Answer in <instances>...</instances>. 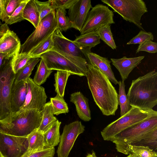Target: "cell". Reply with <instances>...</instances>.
<instances>
[{"mask_svg": "<svg viewBox=\"0 0 157 157\" xmlns=\"http://www.w3.org/2000/svg\"><path fill=\"white\" fill-rule=\"evenodd\" d=\"M86 74L96 104L103 115H115L119 105L118 94L108 77L96 67L87 64Z\"/></svg>", "mask_w": 157, "mask_h": 157, "instance_id": "cell-1", "label": "cell"}, {"mask_svg": "<svg viewBox=\"0 0 157 157\" xmlns=\"http://www.w3.org/2000/svg\"><path fill=\"white\" fill-rule=\"evenodd\" d=\"M127 97L131 107L152 109L157 104V72L155 70L132 81Z\"/></svg>", "mask_w": 157, "mask_h": 157, "instance_id": "cell-2", "label": "cell"}, {"mask_svg": "<svg viewBox=\"0 0 157 157\" xmlns=\"http://www.w3.org/2000/svg\"><path fill=\"white\" fill-rule=\"evenodd\" d=\"M42 118V111L20 109L0 120V132L15 136H27L38 128Z\"/></svg>", "mask_w": 157, "mask_h": 157, "instance_id": "cell-3", "label": "cell"}, {"mask_svg": "<svg viewBox=\"0 0 157 157\" xmlns=\"http://www.w3.org/2000/svg\"><path fill=\"white\" fill-rule=\"evenodd\" d=\"M157 116L153 109H143L132 107L124 115L108 124L101 132L104 140L111 141L116 135L125 129L152 117Z\"/></svg>", "mask_w": 157, "mask_h": 157, "instance_id": "cell-4", "label": "cell"}, {"mask_svg": "<svg viewBox=\"0 0 157 157\" xmlns=\"http://www.w3.org/2000/svg\"><path fill=\"white\" fill-rule=\"evenodd\" d=\"M101 1L111 7L123 18L133 23L139 29L145 30L141 21L142 16L148 12L143 0H102Z\"/></svg>", "mask_w": 157, "mask_h": 157, "instance_id": "cell-5", "label": "cell"}, {"mask_svg": "<svg viewBox=\"0 0 157 157\" xmlns=\"http://www.w3.org/2000/svg\"><path fill=\"white\" fill-rule=\"evenodd\" d=\"M156 128L157 116L125 129L115 136L111 141L115 144L117 151L122 153L128 145L134 144L146 133Z\"/></svg>", "mask_w": 157, "mask_h": 157, "instance_id": "cell-6", "label": "cell"}, {"mask_svg": "<svg viewBox=\"0 0 157 157\" xmlns=\"http://www.w3.org/2000/svg\"><path fill=\"white\" fill-rule=\"evenodd\" d=\"M53 38L54 46L51 50L64 56L77 65L86 74L88 63L79 47L73 41L65 37L57 29L53 34Z\"/></svg>", "mask_w": 157, "mask_h": 157, "instance_id": "cell-7", "label": "cell"}, {"mask_svg": "<svg viewBox=\"0 0 157 157\" xmlns=\"http://www.w3.org/2000/svg\"><path fill=\"white\" fill-rule=\"evenodd\" d=\"M16 56L7 58L0 68V120L10 115V95L16 74L13 71L12 63Z\"/></svg>", "mask_w": 157, "mask_h": 157, "instance_id": "cell-8", "label": "cell"}, {"mask_svg": "<svg viewBox=\"0 0 157 157\" xmlns=\"http://www.w3.org/2000/svg\"><path fill=\"white\" fill-rule=\"evenodd\" d=\"M56 11L52 12L39 22L35 30L21 45L18 53L29 54L30 52L53 34L57 28Z\"/></svg>", "mask_w": 157, "mask_h": 157, "instance_id": "cell-9", "label": "cell"}, {"mask_svg": "<svg viewBox=\"0 0 157 157\" xmlns=\"http://www.w3.org/2000/svg\"><path fill=\"white\" fill-rule=\"evenodd\" d=\"M113 12L109 7L98 4L92 7L80 31L81 35L96 31L107 25L115 23L113 20Z\"/></svg>", "mask_w": 157, "mask_h": 157, "instance_id": "cell-10", "label": "cell"}, {"mask_svg": "<svg viewBox=\"0 0 157 157\" xmlns=\"http://www.w3.org/2000/svg\"><path fill=\"white\" fill-rule=\"evenodd\" d=\"M85 128L81 122L77 121L64 126L56 151L58 157H68L76 139L83 132Z\"/></svg>", "mask_w": 157, "mask_h": 157, "instance_id": "cell-11", "label": "cell"}, {"mask_svg": "<svg viewBox=\"0 0 157 157\" xmlns=\"http://www.w3.org/2000/svg\"><path fill=\"white\" fill-rule=\"evenodd\" d=\"M27 136H18L0 132L2 157H21L28 149Z\"/></svg>", "mask_w": 157, "mask_h": 157, "instance_id": "cell-12", "label": "cell"}, {"mask_svg": "<svg viewBox=\"0 0 157 157\" xmlns=\"http://www.w3.org/2000/svg\"><path fill=\"white\" fill-rule=\"evenodd\" d=\"M40 58L43 59L49 70L65 71L81 77L86 76V74L78 67L55 51H48Z\"/></svg>", "mask_w": 157, "mask_h": 157, "instance_id": "cell-13", "label": "cell"}, {"mask_svg": "<svg viewBox=\"0 0 157 157\" xmlns=\"http://www.w3.org/2000/svg\"><path fill=\"white\" fill-rule=\"evenodd\" d=\"M27 90L25 101L20 109L42 111L47 96L44 88L35 83L30 78L26 80Z\"/></svg>", "mask_w": 157, "mask_h": 157, "instance_id": "cell-14", "label": "cell"}, {"mask_svg": "<svg viewBox=\"0 0 157 157\" xmlns=\"http://www.w3.org/2000/svg\"><path fill=\"white\" fill-rule=\"evenodd\" d=\"M92 7L90 0H77L68 10L71 28L80 32Z\"/></svg>", "mask_w": 157, "mask_h": 157, "instance_id": "cell-15", "label": "cell"}, {"mask_svg": "<svg viewBox=\"0 0 157 157\" xmlns=\"http://www.w3.org/2000/svg\"><path fill=\"white\" fill-rule=\"evenodd\" d=\"M20 41L16 34L6 23L0 27V53L16 56L19 53Z\"/></svg>", "mask_w": 157, "mask_h": 157, "instance_id": "cell-16", "label": "cell"}, {"mask_svg": "<svg viewBox=\"0 0 157 157\" xmlns=\"http://www.w3.org/2000/svg\"><path fill=\"white\" fill-rule=\"evenodd\" d=\"M27 90L26 80L12 84L10 95V107L12 113L19 111L25 101Z\"/></svg>", "mask_w": 157, "mask_h": 157, "instance_id": "cell-17", "label": "cell"}, {"mask_svg": "<svg viewBox=\"0 0 157 157\" xmlns=\"http://www.w3.org/2000/svg\"><path fill=\"white\" fill-rule=\"evenodd\" d=\"M144 58V56L127 58L124 56L120 59L111 58L112 64L118 71L122 81H125L130 73Z\"/></svg>", "mask_w": 157, "mask_h": 157, "instance_id": "cell-18", "label": "cell"}, {"mask_svg": "<svg viewBox=\"0 0 157 157\" xmlns=\"http://www.w3.org/2000/svg\"><path fill=\"white\" fill-rule=\"evenodd\" d=\"M86 56V60L89 61V63L100 70L115 85L118 84V81L111 68V62L107 58L91 52L87 53Z\"/></svg>", "mask_w": 157, "mask_h": 157, "instance_id": "cell-19", "label": "cell"}, {"mask_svg": "<svg viewBox=\"0 0 157 157\" xmlns=\"http://www.w3.org/2000/svg\"><path fill=\"white\" fill-rule=\"evenodd\" d=\"M70 101L75 105L77 115L82 120L85 121H89L91 120L88 99L81 92H77L71 94Z\"/></svg>", "mask_w": 157, "mask_h": 157, "instance_id": "cell-20", "label": "cell"}, {"mask_svg": "<svg viewBox=\"0 0 157 157\" xmlns=\"http://www.w3.org/2000/svg\"><path fill=\"white\" fill-rule=\"evenodd\" d=\"M100 40L98 36L94 31L77 36L73 41L81 49L86 59L87 53L91 52V48L100 43Z\"/></svg>", "mask_w": 157, "mask_h": 157, "instance_id": "cell-21", "label": "cell"}, {"mask_svg": "<svg viewBox=\"0 0 157 157\" xmlns=\"http://www.w3.org/2000/svg\"><path fill=\"white\" fill-rule=\"evenodd\" d=\"M61 123V122L57 120L50 128L43 133L45 147H54L59 144Z\"/></svg>", "mask_w": 157, "mask_h": 157, "instance_id": "cell-22", "label": "cell"}, {"mask_svg": "<svg viewBox=\"0 0 157 157\" xmlns=\"http://www.w3.org/2000/svg\"><path fill=\"white\" fill-rule=\"evenodd\" d=\"M133 157H157V152L148 147L128 145L122 153Z\"/></svg>", "mask_w": 157, "mask_h": 157, "instance_id": "cell-23", "label": "cell"}, {"mask_svg": "<svg viewBox=\"0 0 157 157\" xmlns=\"http://www.w3.org/2000/svg\"><path fill=\"white\" fill-rule=\"evenodd\" d=\"M42 111V121L37 129L44 133L50 128L57 119L54 115L50 101L45 104Z\"/></svg>", "mask_w": 157, "mask_h": 157, "instance_id": "cell-24", "label": "cell"}, {"mask_svg": "<svg viewBox=\"0 0 157 157\" xmlns=\"http://www.w3.org/2000/svg\"><path fill=\"white\" fill-rule=\"evenodd\" d=\"M23 17L36 28L39 22V13L35 0H29L27 3L24 9Z\"/></svg>", "mask_w": 157, "mask_h": 157, "instance_id": "cell-25", "label": "cell"}, {"mask_svg": "<svg viewBox=\"0 0 157 157\" xmlns=\"http://www.w3.org/2000/svg\"><path fill=\"white\" fill-rule=\"evenodd\" d=\"M28 150L35 151L41 150L45 147L43 133L35 130L27 136Z\"/></svg>", "mask_w": 157, "mask_h": 157, "instance_id": "cell-26", "label": "cell"}, {"mask_svg": "<svg viewBox=\"0 0 157 157\" xmlns=\"http://www.w3.org/2000/svg\"><path fill=\"white\" fill-rule=\"evenodd\" d=\"M71 75L69 72L59 71H57L54 74L55 83L54 86L57 95L63 98L68 79Z\"/></svg>", "mask_w": 157, "mask_h": 157, "instance_id": "cell-27", "label": "cell"}, {"mask_svg": "<svg viewBox=\"0 0 157 157\" xmlns=\"http://www.w3.org/2000/svg\"><path fill=\"white\" fill-rule=\"evenodd\" d=\"M40 58H31L26 64L16 74L14 82L26 80L29 78L35 66L40 60Z\"/></svg>", "mask_w": 157, "mask_h": 157, "instance_id": "cell-28", "label": "cell"}, {"mask_svg": "<svg viewBox=\"0 0 157 157\" xmlns=\"http://www.w3.org/2000/svg\"><path fill=\"white\" fill-rule=\"evenodd\" d=\"M40 62L37 66V70L33 81L36 84L41 86L44 83L52 72L53 70L48 69L43 59L40 58Z\"/></svg>", "mask_w": 157, "mask_h": 157, "instance_id": "cell-29", "label": "cell"}, {"mask_svg": "<svg viewBox=\"0 0 157 157\" xmlns=\"http://www.w3.org/2000/svg\"><path fill=\"white\" fill-rule=\"evenodd\" d=\"M119 86L118 100L119 105L120 107V117H121L128 112L132 107L128 102L125 89L124 81H118Z\"/></svg>", "mask_w": 157, "mask_h": 157, "instance_id": "cell-30", "label": "cell"}, {"mask_svg": "<svg viewBox=\"0 0 157 157\" xmlns=\"http://www.w3.org/2000/svg\"><path fill=\"white\" fill-rule=\"evenodd\" d=\"M95 32L100 39L109 47L113 50L116 49L117 46L113 37L110 25H107L103 26Z\"/></svg>", "mask_w": 157, "mask_h": 157, "instance_id": "cell-31", "label": "cell"}, {"mask_svg": "<svg viewBox=\"0 0 157 157\" xmlns=\"http://www.w3.org/2000/svg\"><path fill=\"white\" fill-rule=\"evenodd\" d=\"M53 34L30 52L29 55L32 58H40L42 54L52 49L54 46Z\"/></svg>", "mask_w": 157, "mask_h": 157, "instance_id": "cell-32", "label": "cell"}, {"mask_svg": "<svg viewBox=\"0 0 157 157\" xmlns=\"http://www.w3.org/2000/svg\"><path fill=\"white\" fill-rule=\"evenodd\" d=\"M148 147L151 149L156 150L157 147V128L146 133L141 140L133 144L137 146Z\"/></svg>", "mask_w": 157, "mask_h": 157, "instance_id": "cell-33", "label": "cell"}, {"mask_svg": "<svg viewBox=\"0 0 157 157\" xmlns=\"http://www.w3.org/2000/svg\"><path fill=\"white\" fill-rule=\"evenodd\" d=\"M50 99L54 115H58L68 113V105L63 98L56 95L54 97L50 98Z\"/></svg>", "mask_w": 157, "mask_h": 157, "instance_id": "cell-34", "label": "cell"}, {"mask_svg": "<svg viewBox=\"0 0 157 157\" xmlns=\"http://www.w3.org/2000/svg\"><path fill=\"white\" fill-rule=\"evenodd\" d=\"M65 10L58 9L56 10L55 16L57 24V29L61 31H66L71 28L68 17L66 16Z\"/></svg>", "mask_w": 157, "mask_h": 157, "instance_id": "cell-35", "label": "cell"}, {"mask_svg": "<svg viewBox=\"0 0 157 157\" xmlns=\"http://www.w3.org/2000/svg\"><path fill=\"white\" fill-rule=\"evenodd\" d=\"M29 0H23L12 14L4 21L7 25H11L24 20L23 12L24 7Z\"/></svg>", "mask_w": 157, "mask_h": 157, "instance_id": "cell-36", "label": "cell"}, {"mask_svg": "<svg viewBox=\"0 0 157 157\" xmlns=\"http://www.w3.org/2000/svg\"><path fill=\"white\" fill-rule=\"evenodd\" d=\"M32 58L28 54L18 53L14 58L12 63V67L14 73L16 74Z\"/></svg>", "mask_w": 157, "mask_h": 157, "instance_id": "cell-37", "label": "cell"}, {"mask_svg": "<svg viewBox=\"0 0 157 157\" xmlns=\"http://www.w3.org/2000/svg\"><path fill=\"white\" fill-rule=\"evenodd\" d=\"M55 154L54 147H45L40 150H27L21 157H53Z\"/></svg>", "mask_w": 157, "mask_h": 157, "instance_id": "cell-38", "label": "cell"}, {"mask_svg": "<svg viewBox=\"0 0 157 157\" xmlns=\"http://www.w3.org/2000/svg\"><path fill=\"white\" fill-rule=\"evenodd\" d=\"M35 1L39 13V22L45 17L55 11L49 0L43 2L37 0H35Z\"/></svg>", "mask_w": 157, "mask_h": 157, "instance_id": "cell-39", "label": "cell"}, {"mask_svg": "<svg viewBox=\"0 0 157 157\" xmlns=\"http://www.w3.org/2000/svg\"><path fill=\"white\" fill-rule=\"evenodd\" d=\"M153 39L154 36L152 33L141 30L136 36L133 37L126 44H140L147 40L152 41Z\"/></svg>", "mask_w": 157, "mask_h": 157, "instance_id": "cell-40", "label": "cell"}, {"mask_svg": "<svg viewBox=\"0 0 157 157\" xmlns=\"http://www.w3.org/2000/svg\"><path fill=\"white\" fill-rule=\"evenodd\" d=\"M141 51H145L150 53H155L157 52V43L149 40L140 44L136 53Z\"/></svg>", "mask_w": 157, "mask_h": 157, "instance_id": "cell-41", "label": "cell"}, {"mask_svg": "<svg viewBox=\"0 0 157 157\" xmlns=\"http://www.w3.org/2000/svg\"><path fill=\"white\" fill-rule=\"evenodd\" d=\"M23 0H6L5 7L6 17L4 21L10 16Z\"/></svg>", "mask_w": 157, "mask_h": 157, "instance_id": "cell-42", "label": "cell"}, {"mask_svg": "<svg viewBox=\"0 0 157 157\" xmlns=\"http://www.w3.org/2000/svg\"><path fill=\"white\" fill-rule=\"evenodd\" d=\"M77 0H49L55 10L58 9H69Z\"/></svg>", "mask_w": 157, "mask_h": 157, "instance_id": "cell-43", "label": "cell"}, {"mask_svg": "<svg viewBox=\"0 0 157 157\" xmlns=\"http://www.w3.org/2000/svg\"><path fill=\"white\" fill-rule=\"evenodd\" d=\"M6 0H0V19L4 21L6 17L5 2Z\"/></svg>", "mask_w": 157, "mask_h": 157, "instance_id": "cell-44", "label": "cell"}, {"mask_svg": "<svg viewBox=\"0 0 157 157\" xmlns=\"http://www.w3.org/2000/svg\"><path fill=\"white\" fill-rule=\"evenodd\" d=\"M12 56L7 54L0 53V68L5 60Z\"/></svg>", "mask_w": 157, "mask_h": 157, "instance_id": "cell-45", "label": "cell"}, {"mask_svg": "<svg viewBox=\"0 0 157 157\" xmlns=\"http://www.w3.org/2000/svg\"><path fill=\"white\" fill-rule=\"evenodd\" d=\"M86 157H97L96 155L95 152L92 150L91 153H89L87 154Z\"/></svg>", "mask_w": 157, "mask_h": 157, "instance_id": "cell-46", "label": "cell"}, {"mask_svg": "<svg viewBox=\"0 0 157 157\" xmlns=\"http://www.w3.org/2000/svg\"><path fill=\"white\" fill-rule=\"evenodd\" d=\"M126 157H133L131 155H128Z\"/></svg>", "mask_w": 157, "mask_h": 157, "instance_id": "cell-47", "label": "cell"}, {"mask_svg": "<svg viewBox=\"0 0 157 157\" xmlns=\"http://www.w3.org/2000/svg\"><path fill=\"white\" fill-rule=\"evenodd\" d=\"M1 25V22L0 21V25Z\"/></svg>", "mask_w": 157, "mask_h": 157, "instance_id": "cell-48", "label": "cell"}, {"mask_svg": "<svg viewBox=\"0 0 157 157\" xmlns=\"http://www.w3.org/2000/svg\"><path fill=\"white\" fill-rule=\"evenodd\" d=\"M117 157V156H116V157Z\"/></svg>", "mask_w": 157, "mask_h": 157, "instance_id": "cell-49", "label": "cell"}, {"mask_svg": "<svg viewBox=\"0 0 157 157\" xmlns=\"http://www.w3.org/2000/svg\"></svg>", "mask_w": 157, "mask_h": 157, "instance_id": "cell-50", "label": "cell"}]
</instances>
